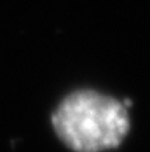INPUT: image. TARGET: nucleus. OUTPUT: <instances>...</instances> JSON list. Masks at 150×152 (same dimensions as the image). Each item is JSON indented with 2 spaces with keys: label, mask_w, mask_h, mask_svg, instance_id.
<instances>
[{
  "label": "nucleus",
  "mask_w": 150,
  "mask_h": 152,
  "mask_svg": "<svg viewBox=\"0 0 150 152\" xmlns=\"http://www.w3.org/2000/svg\"><path fill=\"white\" fill-rule=\"evenodd\" d=\"M61 142L75 152L117 149L129 133L127 108L117 98L94 89H79L63 98L52 114Z\"/></svg>",
  "instance_id": "1"
}]
</instances>
